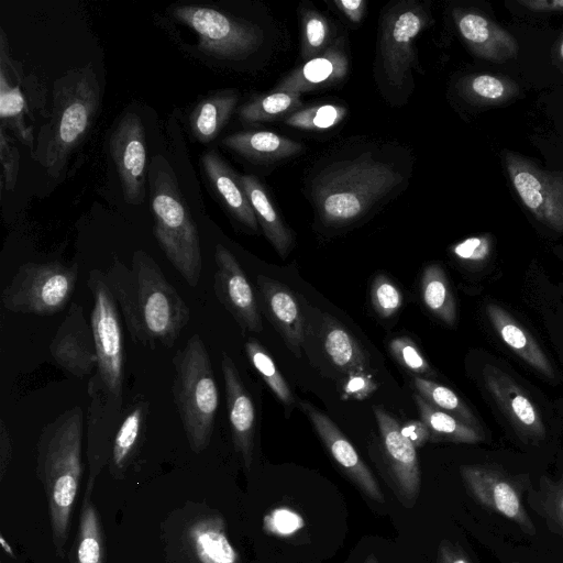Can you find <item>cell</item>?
Listing matches in <instances>:
<instances>
[{
  "label": "cell",
  "instance_id": "obj_1",
  "mask_svg": "<svg viewBox=\"0 0 563 563\" xmlns=\"http://www.w3.org/2000/svg\"><path fill=\"white\" fill-rule=\"evenodd\" d=\"M104 280L135 343L151 349L175 344L190 310L151 255L135 251L130 267L115 256Z\"/></svg>",
  "mask_w": 563,
  "mask_h": 563
},
{
  "label": "cell",
  "instance_id": "obj_2",
  "mask_svg": "<svg viewBox=\"0 0 563 563\" xmlns=\"http://www.w3.org/2000/svg\"><path fill=\"white\" fill-rule=\"evenodd\" d=\"M84 413L74 406L45 424L36 444V474L48 501L53 542L64 556L81 472Z\"/></svg>",
  "mask_w": 563,
  "mask_h": 563
},
{
  "label": "cell",
  "instance_id": "obj_3",
  "mask_svg": "<svg viewBox=\"0 0 563 563\" xmlns=\"http://www.w3.org/2000/svg\"><path fill=\"white\" fill-rule=\"evenodd\" d=\"M100 100V86L91 65L71 69L55 81L52 113L40 129L33 154L49 176L60 175L95 122Z\"/></svg>",
  "mask_w": 563,
  "mask_h": 563
},
{
  "label": "cell",
  "instance_id": "obj_4",
  "mask_svg": "<svg viewBox=\"0 0 563 563\" xmlns=\"http://www.w3.org/2000/svg\"><path fill=\"white\" fill-rule=\"evenodd\" d=\"M401 180L391 165L363 154L325 169L314 179L312 196L322 221L342 225L361 218Z\"/></svg>",
  "mask_w": 563,
  "mask_h": 563
},
{
  "label": "cell",
  "instance_id": "obj_5",
  "mask_svg": "<svg viewBox=\"0 0 563 563\" xmlns=\"http://www.w3.org/2000/svg\"><path fill=\"white\" fill-rule=\"evenodd\" d=\"M154 234L167 260L190 287L202 271L198 230L181 196L175 173L162 156L150 169Z\"/></svg>",
  "mask_w": 563,
  "mask_h": 563
},
{
  "label": "cell",
  "instance_id": "obj_6",
  "mask_svg": "<svg viewBox=\"0 0 563 563\" xmlns=\"http://www.w3.org/2000/svg\"><path fill=\"white\" fill-rule=\"evenodd\" d=\"M172 394L190 449L200 453L209 445L219 407L212 363L199 334L189 338L173 357Z\"/></svg>",
  "mask_w": 563,
  "mask_h": 563
},
{
  "label": "cell",
  "instance_id": "obj_7",
  "mask_svg": "<svg viewBox=\"0 0 563 563\" xmlns=\"http://www.w3.org/2000/svg\"><path fill=\"white\" fill-rule=\"evenodd\" d=\"M87 285L93 298L90 324L97 353L88 385L123 404L125 350L118 305L99 269L90 271Z\"/></svg>",
  "mask_w": 563,
  "mask_h": 563
},
{
  "label": "cell",
  "instance_id": "obj_8",
  "mask_svg": "<svg viewBox=\"0 0 563 563\" xmlns=\"http://www.w3.org/2000/svg\"><path fill=\"white\" fill-rule=\"evenodd\" d=\"M78 265L60 262H27L18 267L1 292L2 306L15 313L53 316L70 300Z\"/></svg>",
  "mask_w": 563,
  "mask_h": 563
},
{
  "label": "cell",
  "instance_id": "obj_9",
  "mask_svg": "<svg viewBox=\"0 0 563 563\" xmlns=\"http://www.w3.org/2000/svg\"><path fill=\"white\" fill-rule=\"evenodd\" d=\"M172 13L197 33L199 49L209 56L242 60L256 52L263 42L260 26L233 19L213 8L177 5Z\"/></svg>",
  "mask_w": 563,
  "mask_h": 563
},
{
  "label": "cell",
  "instance_id": "obj_10",
  "mask_svg": "<svg viewBox=\"0 0 563 563\" xmlns=\"http://www.w3.org/2000/svg\"><path fill=\"white\" fill-rule=\"evenodd\" d=\"M460 473L467 493L477 504L512 521L526 534H537L522 500L529 486L528 476L511 475L494 464L462 465Z\"/></svg>",
  "mask_w": 563,
  "mask_h": 563
},
{
  "label": "cell",
  "instance_id": "obj_11",
  "mask_svg": "<svg viewBox=\"0 0 563 563\" xmlns=\"http://www.w3.org/2000/svg\"><path fill=\"white\" fill-rule=\"evenodd\" d=\"M504 161L512 187L525 207L538 221L563 233V173L544 170L510 151L504 153Z\"/></svg>",
  "mask_w": 563,
  "mask_h": 563
},
{
  "label": "cell",
  "instance_id": "obj_12",
  "mask_svg": "<svg viewBox=\"0 0 563 563\" xmlns=\"http://www.w3.org/2000/svg\"><path fill=\"white\" fill-rule=\"evenodd\" d=\"M428 23L426 11L416 3L390 10L380 35V57L390 86L401 88L415 58L413 43Z\"/></svg>",
  "mask_w": 563,
  "mask_h": 563
},
{
  "label": "cell",
  "instance_id": "obj_13",
  "mask_svg": "<svg viewBox=\"0 0 563 563\" xmlns=\"http://www.w3.org/2000/svg\"><path fill=\"white\" fill-rule=\"evenodd\" d=\"M142 120L129 112L113 129L109 148L128 203H142L145 197L146 145Z\"/></svg>",
  "mask_w": 563,
  "mask_h": 563
},
{
  "label": "cell",
  "instance_id": "obj_14",
  "mask_svg": "<svg viewBox=\"0 0 563 563\" xmlns=\"http://www.w3.org/2000/svg\"><path fill=\"white\" fill-rule=\"evenodd\" d=\"M214 292L243 332H261L263 323L253 289L235 256L216 245Z\"/></svg>",
  "mask_w": 563,
  "mask_h": 563
},
{
  "label": "cell",
  "instance_id": "obj_15",
  "mask_svg": "<svg viewBox=\"0 0 563 563\" xmlns=\"http://www.w3.org/2000/svg\"><path fill=\"white\" fill-rule=\"evenodd\" d=\"M49 354L55 364L78 378L92 374L97 353L90 321L82 307L71 302L69 310L51 340Z\"/></svg>",
  "mask_w": 563,
  "mask_h": 563
},
{
  "label": "cell",
  "instance_id": "obj_16",
  "mask_svg": "<svg viewBox=\"0 0 563 563\" xmlns=\"http://www.w3.org/2000/svg\"><path fill=\"white\" fill-rule=\"evenodd\" d=\"M483 378L494 401L522 438L540 441L545 428L536 405L526 391L507 373L487 364Z\"/></svg>",
  "mask_w": 563,
  "mask_h": 563
},
{
  "label": "cell",
  "instance_id": "obj_17",
  "mask_svg": "<svg viewBox=\"0 0 563 563\" xmlns=\"http://www.w3.org/2000/svg\"><path fill=\"white\" fill-rule=\"evenodd\" d=\"M299 406L332 457L351 481L372 500L384 503L385 497L376 478L338 426L310 402L300 400Z\"/></svg>",
  "mask_w": 563,
  "mask_h": 563
},
{
  "label": "cell",
  "instance_id": "obj_18",
  "mask_svg": "<svg viewBox=\"0 0 563 563\" xmlns=\"http://www.w3.org/2000/svg\"><path fill=\"white\" fill-rule=\"evenodd\" d=\"M90 404L87 413V459L89 483L95 482L106 464H109L112 442L123 419V404L110 398L100 389L88 386Z\"/></svg>",
  "mask_w": 563,
  "mask_h": 563
},
{
  "label": "cell",
  "instance_id": "obj_19",
  "mask_svg": "<svg viewBox=\"0 0 563 563\" xmlns=\"http://www.w3.org/2000/svg\"><path fill=\"white\" fill-rule=\"evenodd\" d=\"M382 444L394 481L411 506L420 490V468L415 445L401 433L399 423L383 407L375 406Z\"/></svg>",
  "mask_w": 563,
  "mask_h": 563
},
{
  "label": "cell",
  "instance_id": "obj_20",
  "mask_svg": "<svg viewBox=\"0 0 563 563\" xmlns=\"http://www.w3.org/2000/svg\"><path fill=\"white\" fill-rule=\"evenodd\" d=\"M221 368L224 379L225 398L232 440L249 470L253 461L255 437V410L240 373L225 352H222Z\"/></svg>",
  "mask_w": 563,
  "mask_h": 563
},
{
  "label": "cell",
  "instance_id": "obj_21",
  "mask_svg": "<svg viewBox=\"0 0 563 563\" xmlns=\"http://www.w3.org/2000/svg\"><path fill=\"white\" fill-rule=\"evenodd\" d=\"M453 19L461 37L476 56L495 63L517 57L515 37L487 15L474 9H455Z\"/></svg>",
  "mask_w": 563,
  "mask_h": 563
},
{
  "label": "cell",
  "instance_id": "obj_22",
  "mask_svg": "<svg viewBox=\"0 0 563 563\" xmlns=\"http://www.w3.org/2000/svg\"><path fill=\"white\" fill-rule=\"evenodd\" d=\"M260 306L288 347L300 355L305 340V319L292 291L283 283L257 276Z\"/></svg>",
  "mask_w": 563,
  "mask_h": 563
},
{
  "label": "cell",
  "instance_id": "obj_23",
  "mask_svg": "<svg viewBox=\"0 0 563 563\" xmlns=\"http://www.w3.org/2000/svg\"><path fill=\"white\" fill-rule=\"evenodd\" d=\"M347 69L349 60L344 52L338 47H331L291 71L274 91L301 93L328 87L342 80Z\"/></svg>",
  "mask_w": 563,
  "mask_h": 563
},
{
  "label": "cell",
  "instance_id": "obj_24",
  "mask_svg": "<svg viewBox=\"0 0 563 563\" xmlns=\"http://www.w3.org/2000/svg\"><path fill=\"white\" fill-rule=\"evenodd\" d=\"M486 314L500 340L511 351L540 374L554 377V369L547 354L511 314L496 303L486 306Z\"/></svg>",
  "mask_w": 563,
  "mask_h": 563
},
{
  "label": "cell",
  "instance_id": "obj_25",
  "mask_svg": "<svg viewBox=\"0 0 563 563\" xmlns=\"http://www.w3.org/2000/svg\"><path fill=\"white\" fill-rule=\"evenodd\" d=\"M150 401L137 395L126 407L123 419L115 432L109 471L114 478H122L132 463L144 435Z\"/></svg>",
  "mask_w": 563,
  "mask_h": 563
},
{
  "label": "cell",
  "instance_id": "obj_26",
  "mask_svg": "<svg viewBox=\"0 0 563 563\" xmlns=\"http://www.w3.org/2000/svg\"><path fill=\"white\" fill-rule=\"evenodd\" d=\"M201 164L212 188L232 216L251 230L257 231L258 222L240 177L214 152L206 153L201 157Z\"/></svg>",
  "mask_w": 563,
  "mask_h": 563
},
{
  "label": "cell",
  "instance_id": "obj_27",
  "mask_svg": "<svg viewBox=\"0 0 563 563\" xmlns=\"http://www.w3.org/2000/svg\"><path fill=\"white\" fill-rule=\"evenodd\" d=\"M187 540L198 563H239V554L229 541L220 517L195 521L188 528Z\"/></svg>",
  "mask_w": 563,
  "mask_h": 563
},
{
  "label": "cell",
  "instance_id": "obj_28",
  "mask_svg": "<svg viewBox=\"0 0 563 563\" xmlns=\"http://www.w3.org/2000/svg\"><path fill=\"white\" fill-rule=\"evenodd\" d=\"M231 151L253 162L271 163L287 158L302 150L300 143L271 131H245L222 140Z\"/></svg>",
  "mask_w": 563,
  "mask_h": 563
},
{
  "label": "cell",
  "instance_id": "obj_29",
  "mask_svg": "<svg viewBox=\"0 0 563 563\" xmlns=\"http://www.w3.org/2000/svg\"><path fill=\"white\" fill-rule=\"evenodd\" d=\"M239 177L265 236L277 253L282 257H286L292 242L290 231L283 223L258 179L253 175H241Z\"/></svg>",
  "mask_w": 563,
  "mask_h": 563
},
{
  "label": "cell",
  "instance_id": "obj_30",
  "mask_svg": "<svg viewBox=\"0 0 563 563\" xmlns=\"http://www.w3.org/2000/svg\"><path fill=\"white\" fill-rule=\"evenodd\" d=\"M93 485L87 482L70 563H104L106 545L100 516L91 501Z\"/></svg>",
  "mask_w": 563,
  "mask_h": 563
},
{
  "label": "cell",
  "instance_id": "obj_31",
  "mask_svg": "<svg viewBox=\"0 0 563 563\" xmlns=\"http://www.w3.org/2000/svg\"><path fill=\"white\" fill-rule=\"evenodd\" d=\"M238 102L233 92H219L203 99L190 114L192 135L201 143L211 142L228 122Z\"/></svg>",
  "mask_w": 563,
  "mask_h": 563
},
{
  "label": "cell",
  "instance_id": "obj_32",
  "mask_svg": "<svg viewBox=\"0 0 563 563\" xmlns=\"http://www.w3.org/2000/svg\"><path fill=\"white\" fill-rule=\"evenodd\" d=\"M415 402L422 420L430 430L431 441H451L456 443L474 444L484 440L481 432L455 417L434 408L420 395L413 396Z\"/></svg>",
  "mask_w": 563,
  "mask_h": 563
},
{
  "label": "cell",
  "instance_id": "obj_33",
  "mask_svg": "<svg viewBox=\"0 0 563 563\" xmlns=\"http://www.w3.org/2000/svg\"><path fill=\"white\" fill-rule=\"evenodd\" d=\"M460 92L473 103L499 106L515 98L519 92V87L504 76L476 74L461 80Z\"/></svg>",
  "mask_w": 563,
  "mask_h": 563
},
{
  "label": "cell",
  "instance_id": "obj_34",
  "mask_svg": "<svg viewBox=\"0 0 563 563\" xmlns=\"http://www.w3.org/2000/svg\"><path fill=\"white\" fill-rule=\"evenodd\" d=\"M421 294L426 307L437 318L449 325L456 321V305L446 275L437 264L424 268L421 279Z\"/></svg>",
  "mask_w": 563,
  "mask_h": 563
},
{
  "label": "cell",
  "instance_id": "obj_35",
  "mask_svg": "<svg viewBox=\"0 0 563 563\" xmlns=\"http://www.w3.org/2000/svg\"><path fill=\"white\" fill-rule=\"evenodd\" d=\"M26 103L19 86H12L3 65L0 67V118L1 126H8L19 140L34 151L32 129L26 124L24 114Z\"/></svg>",
  "mask_w": 563,
  "mask_h": 563
},
{
  "label": "cell",
  "instance_id": "obj_36",
  "mask_svg": "<svg viewBox=\"0 0 563 563\" xmlns=\"http://www.w3.org/2000/svg\"><path fill=\"white\" fill-rule=\"evenodd\" d=\"M528 504L543 518L550 531L563 538V472L558 481L542 475L539 488H530Z\"/></svg>",
  "mask_w": 563,
  "mask_h": 563
},
{
  "label": "cell",
  "instance_id": "obj_37",
  "mask_svg": "<svg viewBox=\"0 0 563 563\" xmlns=\"http://www.w3.org/2000/svg\"><path fill=\"white\" fill-rule=\"evenodd\" d=\"M413 386L431 406L483 432L471 409L452 389L420 376L413 377Z\"/></svg>",
  "mask_w": 563,
  "mask_h": 563
},
{
  "label": "cell",
  "instance_id": "obj_38",
  "mask_svg": "<svg viewBox=\"0 0 563 563\" xmlns=\"http://www.w3.org/2000/svg\"><path fill=\"white\" fill-rule=\"evenodd\" d=\"M300 93L273 91L245 103L239 111L240 119L247 123L264 122L291 114L301 107Z\"/></svg>",
  "mask_w": 563,
  "mask_h": 563
},
{
  "label": "cell",
  "instance_id": "obj_39",
  "mask_svg": "<svg viewBox=\"0 0 563 563\" xmlns=\"http://www.w3.org/2000/svg\"><path fill=\"white\" fill-rule=\"evenodd\" d=\"M324 349L333 363L340 368L364 371L366 357L352 335L336 323L327 322Z\"/></svg>",
  "mask_w": 563,
  "mask_h": 563
},
{
  "label": "cell",
  "instance_id": "obj_40",
  "mask_svg": "<svg viewBox=\"0 0 563 563\" xmlns=\"http://www.w3.org/2000/svg\"><path fill=\"white\" fill-rule=\"evenodd\" d=\"M244 347L250 362L267 386L285 406L290 407L294 401L291 391L267 351L253 338L245 342Z\"/></svg>",
  "mask_w": 563,
  "mask_h": 563
},
{
  "label": "cell",
  "instance_id": "obj_41",
  "mask_svg": "<svg viewBox=\"0 0 563 563\" xmlns=\"http://www.w3.org/2000/svg\"><path fill=\"white\" fill-rule=\"evenodd\" d=\"M346 115V109L338 104H319L295 111L285 119L287 125L321 131L336 125Z\"/></svg>",
  "mask_w": 563,
  "mask_h": 563
},
{
  "label": "cell",
  "instance_id": "obj_42",
  "mask_svg": "<svg viewBox=\"0 0 563 563\" xmlns=\"http://www.w3.org/2000/svg\"><path fill=\"white\" fill-rule=\"evenodd\" d=\"M330 40V26L323 15L306 10L302 14L301 55L307 62L323 54Z\"/></svg>",
  "mask_w": 563,
  "mask_h": 563
},
{
  "label": "cell",
  "instance_id": "obj_43",
  "mask_svg": "<svg viewBox=\"0 0 563 563\" xmlns=\"http://www.w3.org/2000/svg\"><path fill=\"white\" fill-rule=\"evenodd\" d=\"M371 299L375 311L382 318H389L402 305V295L385 275H379L372 285Z\"/></svg>",
  "mask_w": 563,
  "mask_h": 563
},
{
  "label": "cell",
  "instance_id": "obj_44",
  "mask_svg": "<svg viewBox=\"0 0 563 563\" xmlns=\"http://www.w3.org/2000/svg\"><path fill=\"white\" fill-rule=\"evenodd\" d=\"M493 240L488 234L467 238L451 249L452 254L460 262L468 265H482L492 255Z\"/></svg>",
  "mask_w": 563,
  "mask_h": 563
},
{
  "label": "cell",
  "instance_id": "obj_45",
  "mask_svg": "<svg viewBox=\"0 0 563 563\" xmlns=\"http://www.w3.org/2000/svg\"><path fill=\"white\" fill-rule=\"evenodd\" d=\"M389 350L395 360L408 371L418 375L431 373L429 363L409 338L401 336L391 340Z\"/></svg>",
  "mask_w": 563,
  "mask_h": 563
},
{
  "label": "cell",
  "instance_id": "obj_46",
  "mask_svg": "<svg viewBox=\"0 0 563 563\" xmlns=\"http://www.w3.org/2000/svg\"><path fill=\"white\" fill-rule=\"evenodd\" d=\"M0 159L2 164V183L5 189L12 190L15 186L20 154L13 141L5 134L3 126H0Z\"/></svg>",
  "mask_w": 563,
  "mask_h": 563
},
{
  "label": "cell",
  "instance_id": "obj_47",
  "mask_svg": "<svg viewBox=\"0 0 563 563\" xmlns=\"http://www.w3.org/2000/svg\"><path fill=\"white\" fill-rule=\"evenodd\" d=\"M344 384L345 393L357 398L363 399L368 396L374 389L375 384L371 376L365 374L364 371H350Z\"/></svg>",
  "mask_w": 563,
  "mask_h": 563
},
{
  "label": "cell",
  "instance_id": "obj_48",
  "mask_svg": "<svg viewBox=\"0 0 563 563\" xmlns=\"http://www.w3.org/2000/svg\"><path fill=\"white\" fill-rule=\"evenodd\" d=\"M401 433L415 445L422 446L430 438V430L422 420H411L400 427Z\"/></svg>",
  "mask_w": 563,
  "mask_h": 563
},
{
  "label": "cell",
  "instance_id": "obj_49",
  "mask_svg": "<svg viewBox=\"0 0 563 563\" xmlns=\"http://www.w3.org/2000/svg\"><path fill=\"white\" fill-rule=\"evenodd\" d=\"M438 563H471L463 550L448 540H442L438 550Z\"/></svg>",
  "mask_w": 563,
  "mask_h": 563
},
{
  "label": "cell",
  "instance_id": "obj_50",
  "mask_svg": "<svg viewBox=\"0 0 563 563\" xmlns=\"http://www.w3.org/2000/svg\"><path fill=\"white\" fill-rule=\"evenodd\" d=\"M334 4L354 23L363 19L366 8V2L363 0H335Z\"/></svg>",
  "mask_w": 563,
  "mask_h": 563
},
{
  "label": "cell",
  "instance_id": "obj_51",
  "mask_svg": "<svg viewBox=\"0 0 563 563\" xmlns=\"http://www.w3.org/2000/svg\"><path fill=\"white\" fill-rule=\"evenodd\" d=\"M12 454L11 438L9 431L4 424V421L0 420V475L1 479L5 474V470L10 463Z\"/></svg>",
  "mask_w": 563,
  "mask_h": 563
},
{
  "label": "cell",
  "instance_id": "obj_52",
  "mask_svg": "<svg viewBox=\"0 0 563 563\" xmlns=\"http://www.w3.org/2000/svg\"><path fill=\"white\" fill-rule=\"evenodd\" d=\"M518 3L533 12L563 11V0H518Z\"/></svg>",
  "mask_w": 563,
  "mask_h": 563
},
{
  "label": "cell",
  "instance_id": "obj_53",
  "mask_svg": "<svg viewBox=\"0 0 563 563\" xmlns=\"http://www.w3.org/2000/svg\"><path fill=\"white\" fill-rule=\"evenodd\" d=\"M0 544H1L2 549L4 550V552L9 556L15 559L14 552H13L10 543L5 540V538H4V536L2 533H0Z\"/></svg>",
  "mask_w": 563,
  "mask_h": 563
},
{
  "label": "cell",
  "instance_id": "obj_54",
  "mask_svg": "<svg viewBox=\"0 0 563 563\" xmlns=\"http://www.w3.org/2000/svg\"><path fill=\"white\" fill-rule=\"evenodd\" d=\"M558 56H559V59L561 62H563V36L559 43V46H558Z\"/></svg>",
  "mask_w": 563,
  "mask_h": 563
},
{
  "label": "cell",
  "instance_id": "obj_55",
  "mask_svg": "<svg viewBox=\"0 0 563 563\" xmlns=\"http://www.w3.org/2000/svg\"><path fill=\"white\" fill-rule=\"evenodd\" d=\"M363 563H378V560L374 554H369Z\"/></svg>",
  "mask_w": 563,
  "mask_h": 563
},
{
  "label": "cell",
  "instance_id": "obj_56",
  "mask_svg": "<svg viewBox=\"0 0 563 563\" xmlns=\"http://www.w3.org/2000/svg\"><path fill=\"white\" fill-rule=\"evenodd\" d=\"M512 563H521V562L514 561Z\"/></svg>",
  "mask_w": 563,
  "mask_h": 563
}]
</instances>
